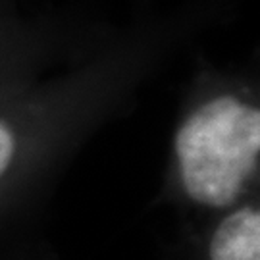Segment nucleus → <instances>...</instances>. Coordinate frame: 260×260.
I'll list each match as a JSON object with an SVG mask.
<instances>
[{
	"instance_id": "obj_3",
	"label": "nucleus",
	"mask_w": 260,
	"mask_h": 260,
	"mask_svg": "<svg viewBox=\"0 0 260 260\" xmlns=\"http://www.w3.org/2000/svg\"><path fill=\"white\" fill-rule=\"evenodd\" d=\"M12 156H14V137H12V131L0 121V176L10 166Z\"/></svg>"
},
{
	"instance_id": "obj_1",
	"label": "nucleus",
	"mask_w": 260,
	"mask_h": 260,
	"mask_svg": "<svg viewBox=\"0 0 260 260\" xmlns=\"http://www.w3.org/2000/svg\"><path fill=\"white\" fill-rule=\"evenodd\" d=\"M260 152V112L233 96L199 106L176 135L187 195L223 208L241 195Z\"/></svg>"
},
{
	"instance_id": "obj_2",
	"label": "nucleus",
	"mask_w": 260,
	"mask_h": 260,
	"mask_svg": "<svg viewBox=\"0 0 260 260\" xmlns=\"http://www.w3.org/2000/svg\"><path fill=\"white\" fill-rule=\"evenodd\" d=\"M210 260H260V212L241 208L230 214L210 241Z\"/></svg>"
}]
</instances>
